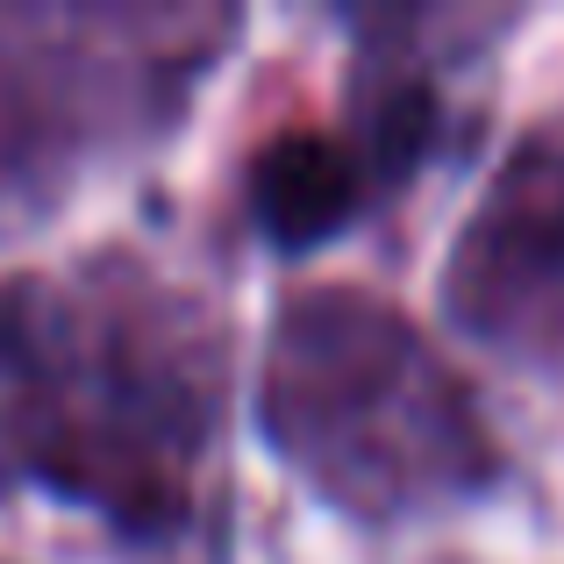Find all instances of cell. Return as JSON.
Returning <instances> with one entry per match:
<instances>
[{
    "mask_svg": "<svg viewBox=\"0 0 564 564\" xmlns=\"http://www.w3.org/2000/svg\"><path fill=\"white\" fill-rule=\"evenodd\" d=\"M229 408L221 322L137 250L0 272V486L129 543L200 522Z\"/></svg>",
    "mask_w": 564,
    "mask_h": 564,
    "instance_id": "obj_1",
    "label": "cell"
},
{
    "mask_svg": "<svg viewBox=\"0 0 564 564\" xmlns=\"http://www.w3.org/2000/svg\"><path fill=\"white\" fill-rule=\"evenodd\" d=\"M258 429L286 471L358 522H414L500 479V436L471 379L372 286L315 279L272 307Z\"/></svg>",
    "mask_w": 564,
    "mask_h": 564,
    "instance_id": "obj_2",
    "label": "cell"
},
{
    "mask_svg": "<svg viewBox=\"0 0 564 564\" xmlns=\"http://www.w3.org/2000/svg\"><path fill=\"white\" fill-rule=\"evenodd\" d=\"M236 14L0 8V215L165 129Z\"/></svg>",
    "mask_w": 564,
    "mask_h": 564,
    "instance_id": "obj_3",
    "label": "cell"
},
{
    "mask_svg": "<svg viewBox=\"0 0 564 564\" xmlns=\"http://www.w3.org/2000/svg\"><path fill=\"white\" fill-rule=\"evenodd\" d=\"M443 315L479 350L564 372V115L529 129L443 250Z\"/></svg>",
    "mask_w": 564,
    "mask_h": 564,
    "instance_id": "obj_4",
    "label": "cell"
},
{
    "mask_svg": "<svg viewBox=\"0 0 564 564\" xmlns=\"http://www.w3.org/2000/svg\"><path fill=\"white\" fill-rule=\"evenodd\" d=\"M379 193L365 180L358 151L344 143V129L286 122V129H272L243 165V215L272 250H322Z\"/></svg>",
    "mask_w": 564,
    "mask_h": 564,
    "instance_id": "obj_5",
    "label": "cell"
}]
</instances>
